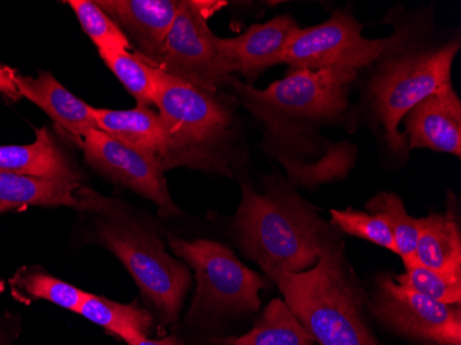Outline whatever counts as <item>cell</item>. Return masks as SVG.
Here are the masks:
<instances>
[{
	"mask_svg": "<svg viewBox=\"0 0 461 345\" xmlns=\"http://www.w3.org/2000/svg\"><path fill=\"white\" fill-rule=\"evenodd\" d=\"M357 77L358 71L355 69H296L264 90L232 77L228 82L246 110L276 132L343 118L349 108V90Z\"/></svg>",
	"mask_w": 461,
	"mask_h": 345,
	"instance_id": "5b68a950",
	"label": "cell"
},
{
	"mask_svg": "<svg viewBox=\"0 0 461 345\" xmlns=\"http://www.w3.org/2000/svg\"><path fill=\"white\" fill-rule=\"evenodd\" d=\"M129 345H181L175 336L165 337L160 340H149L147 334H136L126 340Z\"/></svg>",
	"mask_w": 461,
	"mask_h": 345,
	"instance_id": "f1b7e54d",
	"label": "cell"
},
{
	"mask_svg": "<svg viewBox=\"0 0 461 345\" xmlns=\"http://www.w3.org/2000/svg\"><path fill=\"white\" fill-rule=\"evenodd\" d=\"M35 133L36 140L32 144L0 147V173L32 177L79 178L48 129L41 127Z\"/></svg>",
	"mask_w": 461,
	"mask_h": 345,
	"instance_id": "d6986e66",
	"label": "cell"
},
{
	"mask_svg": "<svg viewBox=\"0 0 461 345\" xmlns=\"http://www.w3.org/2000/svg\"><path fill=\"white\" fill-rule=\"evenodd\" d=\"M92 113L98 131L118 140L122 144L159 158L163 165L169 142L159 113L151 108L139 106L134 110L122 111L92 106Z\"/></svg>",
	"mask_w": 461,
	"mask_h": 345,
	"instance_id": "e0dca14e",
	"label": "cell"
},
{
	"mask_svg": "<svg viewBox=\"0 0 461 345\" xmlns=\"http://www.w3.org/2000/svg\"><path fill=\"white\" fill-rule=\"evenodd\" d=\"M331 225L340 232L357 236L395 253L393 233L380 215L361 210H330Z\"/></svg>",
	"mask_w": 461,
	"mask_h": 345,
	"instance_id": "484cf974",
	"label": "cell"
},
{
	"mask_svg": "<svg viewBox=\"0 0 461 345\" xmlns=\"http://www.w3.org/2000/svg\"><path fill=\"white\" fill-rule=\"evenodd\" d=\"M15 75H17L15 69L0 64V92L9 95L13 100L21 97L17 86H15Z\"/></svg>",
	"mask_w": 461,
	"mask_h": 345,
	"instance_id": "83f0119b",
	"label": "cell"
},
{
	"mask_svg": "<svg viewBox=\"0 0 461 345\" xmlns=\"http://www.w3.org/2000/svg\"><path fill=\"white\" fill-rule=\"evenodd\" d=\"M103 198L80 184L79 178L32 177L0 173V204L17 209L25 206H68L103 209Z\"/></svg>",
	"mask_w": 461,
	"mask_h": 345,
	"instance_id": "9a60e30c",
	"label": "cell"
},
{
	"mask_svg": "<svg viewBox=\"0 0 461 345\" xmlns=\"http://www.w3.org/2000/svg\"><path fill=\"white\" fill-rule=\"evenodd\" d=\"M77 313L89 319L95 325L107 329L123 341L136 334L149 333L154 323L151 313L139 305L121 304L90 293H87Z\"/></svg>",
	"mask_w": 461,
	"mask_h": 345,
	"instance_id": "44dd1931",
	"label": "cell"
},
{
	"mask_svg": "<svg viewBox=\"0 0 461 345\" xmlns=\"http://www.w3.org/2000/svg\"><path fill=\"white\" fill-rule=\"evenodd\" d=\"M155 79L154 105L169 142L165 170L184 166L228 173L224 145L232 118L217 93L204 92L162 69L155 68Z\"/></svg>",
	"mask_w": 461,
	"mask_h": 345,
	"instance_id": "3957f363",
	"label": "cell"
},
{
	"mask_svg": "<svg viewBox=\"0 0 461 345\" xmlns=\"http://www.w3.org/2000/svg\"><path fill=\"white\" fill-rule=\"evenodd\" d=\"M365 209L387 222L395 243V254L402 259L403 264L414 261L421 222L406 212L402 199L393 192H380L366 202Z\"/></svg>",
	"mask_w": 461,
	"mask_h": 345,
	"instance_id": "7402d4cb",
	"label": "cell"
},
{
	"mask_svg": "<svg viewBox=\"0 0 461 345\" xmlns=\"http://www.w3.org/2000/svg\"><path fill=\"white\" fill-rule=\"evenodd\" d=\"M373 315L401 336L434 345H461L460 305L432 300L384 274L377 279Z\"/></svg>",
	"mask_w": 461,
	"mask_h": 345,
	"instance_id": "30bf717a",
	"label": "cell"
},
{
	"mask_svg": "<svg viewBox=\"0 0 461 345\" xmlns=\"http://www.w3.org/2000/svg\"><path fill=\"white\" fill-rule=\"evenodd\" d=\"M225 4L181 0L158 69L204 92L217 93L234 69L207 20Z\"/></svg>",
	"mask_w": 461,
	"mask_h": 345,
	"instance_id": "9c48e42d",
	"label": "cell"
},
{
	"mask_svg": "<svg viewBox=\"0 0 461 345\" xmlns=\"http://www.w3.org/2000/svg\"><path fill=\"white\" fill-rule=\"evenodd\" d=\"M18 285L25 290L27 295L50 301L53 304L72 313H77L87 295L86 292L67 284L64 280L57 279L41 271L28 272L24 277H20Z\"/></svg>",
	"mask_w": 461,
	"mask_h": 345,
	"instance_id": "4316f807",
	"label": "cell"
},
{
	"mask_svg": "<svg viewBox=\"0 0 461 345\" xmlns=\"http://www.w3.org/2000/svg\"><path fill=\"white\" fill-rule=\"evenodd\" d=\"M9 210H12V209H9V207L5 206V204H0V214H2V213H5V212H9Z\"/></svg>",
	"mask_w": 461,
	"mask_h": 345,
	"instance_id": "f546056e",
	"label": "cell"
},
{
	"mask_svg": "<svg viewBox=\"0 0 461 345\" xmlns=\"http://www.w3.org/2000/svg\"><path fill=\"white\" fill-rule=\"evenodd\" d=\"M101 59L113 72L124 89L131 93L139 108H151L155 103V67L149 66L134 51L101 53Z\"/></svg>",
	"mask_w": 461,
	"mask_h": 345,
	"instance_id": "603a6c76",
	"label": "cell"
},
{
	"mask_svg": "<svg viewBox=\"0 0 461 345\" xmlns=\"http://www.w3.org/2000/svg\"><path fill=\"white\" fill-rule=\"evenodd\" d=\"M285 304L320 345H375L364 319L365 295L334 242L312 268L276 279Z\"/></svg>",
	"mask_w": 461,
	"mask_h": 345,
	"instance_id": "7a4b0ae2",
	"label": "cell"
},
{
	"mask_svg": "<svg viewBox=\"0 0 461 345\" xmlns=\"http://www.w3.org/2000/svg\"><path fill=\"white\" fill-rule=\"evenodd\" d=\"M169 245L195 272L198 287L186 316L190 325H206L260 308L258 293L268 285L267 280L248 268L230 248L214 241H185L177 236H169Z\"/></svg>",
	"mask_w": 461,
	"mask_h": 345,
	"instance_id": "8992f818",
	"label": "cell"
},
{
	"mask_svg": "<svg viewBox=\"0 0 461 345\" xmlns=\"http://www.w3.org/2000/svg\"><path fill=\"white\" fill-rule=\"evenodd\" d=\"M82 148L89 165L154 202L160 214H180L163 177L166 170L159 158L122 144L101 131L90 132L83 140Z\"/></svg>",
	"mask_w": 461,
	"mask_h": 345,
	"instance_id": "8fae6325",
	"label": "cell"
},
{
	"mask_svg": "<svg viewBox=\"0 0 461 345\" xmlns=\"http://www.w3.org/2000/svg\"><path fill=\"white\" fill-rule=\"evenodd\" d=\"M455 36L437 45H417L411 38L398 50L385 56L369 83V103L375 123L384 132L385 142L393 152L408 148L400 132L406 113L414 105L453 86L452 69L460 50Z\"/></svg>",
	"mask_w": 461,
	"mask_h": 345,
	"instance_id": "277c9868",
	"label": "cell"
},
{
	"mask_svg": "<svg viewBox=\"0 0 461 345\" xmlns=\"http://www.w3.org/2000/svg\"><path fill=\"white\" fill-rule=\"evenodd\" d=\"M235 231L243 253L272 282L312 268L323 251L338 242L317 210L296 192L279 186L258 194L242 186Z\"/></svg>",
	"mask_w": 461,
	"mask_h": 345,
	"instance_id": "6da1fadb",
	"label": "cell"
},
{
	"mask_svg": "<svg viewBox=\"0 0 461 345\" xmlns=\"http://www.w3.org/2000/svg\"><path fill=\"white\" fill-rule=\"evenodd\" d=\"M414 260L442 274L461 277V231L455 210L420 219Z\"/></svg>",
	"mask_w": 461,
	"mask_h": 345,
	"instance_id": "ac0fdd59",
	"label": "cell"
},
{
	"mask_svg": "<svg viewBox=\"0 0 461 345\" xmlns=\"http://www.w3.org/2000/svg\"><path fill=\"white\" fill-rule=\"evenodd\" d=\"M4 290H5L4 280L0 279V293H4Z\"/></svg>",
	"mask_w": 461,
	"mask_h": 345,
	"instance_id": "4dcf8cb0",
	"label": "cell"
},
{
	"mask_svg": "<svg viewBox=\"0 0 461 345\" xmlns=\"http://www.w3.org/2000/svg\"><path fill=\"white\" fill-rule=\"evenodd\" d=\"M98 240L131 272L163 325L175 323L190 290V269L166 251L159 236L134 222H103Z\"/></svg>",
	"mask_w": 461,
	"mask_h": 345,
	"instance_id": "52a82bcc",
	"label": "cell"
},
{
	"mask_svg": "<svg viewBox=\"0 0 461 345\" xmlns=\"http://www.w3.org/2000/svg\"><path fill=\"white\" fill-rule=\"evenodd\" d=\"M396 282L414 292L444 304L460 305L461 277L442 274L417 263L405 264V272L395 277Z\"/></svg>",
	"mask_w": 461,
	"mask_h": 345,
	"instance_id": "d4e9b609",
	"label": "cell"
},
{
	"mask_svg": "<svg viewBox=\"0 0 461 345\" xmlns=\"http://www.w3.org/2000/svg\"><path fill=\"white\" fill-rule=\"evenodd\" d=\"M299 28L292 15H276L264 24L251 25L242 35L220 39V45L234 72L250 85L267 69L284 64L287 43Z\"/></svg>",
	"mask_w": 461,
	"mask_h": 345,
	"instance_id": "4fadbf2b",
	"label": "cell"
},
{
	"mask_svg": "<svg viewBox=\"0 0 461 345\" xmlns=\"http://www.w3.org/2000/svg\"><path fill=\"white\" fill-rule=\"evenodd\" d=\"M220 345H312V339L281 298L269 303L255 328L240 337L213 340Z\"/></svg>",
	"mask_w": 461,
	"mask_h": 345,
	"instance_id": "ffe728a7",
	"label": "cell"
},
{
	"mask_svg": "<svg viewBox=\"0 0 461 345\" xmlns=\"http://www.w3.org/2000/svg\"><path fill=\"white\" fill-rule=\"evenodd\" d=\"M136 43V51L149 66L162 61L166 39L172 30L177 0H98L95 2Z\"/></svg>",
	"mask_w": 461,
	"mask_h": 345,
	"instance_id": "7c38bea8",
	"label": "cell"
},
{
	"mask_svg": "<svg viewBox=\"0 0 461 345\" xmlns=\"http://www.w3.org/2000/svg\"><path fill=\"white\" fill-rule=\"evenodd\" d=\"M362 30L364 25L351 13L336 10L322 24L297 30L287 43L284 64L289 71L346 68L359 72L413 38L409 27L375 41L365 38Z\"/></svg>",
	"mask_w": 461,
	"mask_h": 345,
	"instance_id": "ba28073f",
	"label": "cell"
},
{
	"mask_svg": "<svg viewBox=\"0 0 461 345\" xmlns=\"http://www.w3.org/2000/svg\"><path fill=\"white\" fill-rule=\"evenodd\" d=\"M15 86L21 97L32 101L45 111L56 126L80 147L90 132L98 131L92 106L72 95L49 72H41L36 77L17 72Z\"/></svg>",
	"mask_w": 461,
	"mask_h": 345,
	"instance_id": "2e32d148",
	"label": "cell"
},
{
	"mask_svg": "<svg viewBox=\"0 0 461 345\" xmlns=\"http://www.w3.org/2000/svg\"><path fill=\"white\" fill-rule=\"evenodd\" d=\"M402 122L409 148H427L460 159L461 101L453 86L424 98Z\"/></svg>",
	"mask_w": 461,
	"mask_h": 345,
	"instance_id": "5bb4252c",
	"label": "cell"
},
{
	"mask_svg": "<svg viewBox=\"0 0 461 345\" xmlns=\"http://www.w3.org/2000/svg\"><path fill=\"white\" fill-rule=\"evenodd\" d=\"M68 5L74 10L83 31L97 46L98 54L129 51L131 48L126 33L95 2L69 0Z\"/></svg>",
	"mask_w": 461,
	"mask_h": 345,
	"instance_id": "cb8c5ba5",
	"label": "cell"
}]
</instances>
